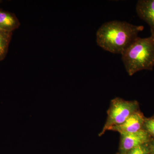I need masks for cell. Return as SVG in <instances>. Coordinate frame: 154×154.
<instances>
[{
    "label": "cell",
    "mask_w": 154,
    "mask_h": 154,
    "mask_svg": "<svg viewBox=\"0 0 154 154\" xmlns=\"http://www.w3.org/2000/svg\"><path fill=\"white\" fill-rule=\"evenodd\" d=\"M143 26L127 22L112 21L105 22L96 33V42L102 49L112 53L122 54L137 38Z\"/></svg>",
    "instance_id": "6da1fadb"
},
{
    "label": "cell",
    "mask_w": 154,
    "mask_h": 154,
    "mask_svg": "<svg viewBox=\"0 0 154 154\" xmlns=\"http://www.w3.org/2000/svg\"><path fill=\"white\" fill-rule=\"evenodd\" d=\"M122 59L130 76L154 66V36L138 37L122 54Z\"/></svg>",
    "instance_id": "7a4b0ae2"
},
{
    "label": "cell",
    "mask_w": 154,
    "mask_h": 154,
    "mask_svg": "<svg viewBox=\"0 0 154 154\" xmlns=\"http://www.w3.org/2000/svg\"><path fill=\"white\" fill-rule=\"evenodd\" d=\"M138 103L136 101H126L116 98L110 102L107 111V120L102 131L99 134L101 136L109 128L124 122L133 113L138 111Z\"/></svg>",
    "instance_id": "3957f363"
},
{
    "label": "cell",
    "mask_w": 154,
    "mask_h": 154,
    "mask_svg": "<svg viewBox=\"0 0 154 154\" xmlns=\"http://www.w3.org/2000/svg\"><path fill=\"white\" fill-rule=\"evenodd\" d=\"M120 135V149L123 152H127L136 147L144 145L149 140V133L142 129L136 132Z\"/></svg>",
    "instance_id": "277c9868"
},
{
    "label": "cell",
    "mask_w": 154,
    "mask_h": 154,
    "mask_svg": "<svg viewBox=\"0 0 154 154\" xmlns=\"http://www.w3.org/2000/svg\"><path fill=\"white\" fill-rule=\"evenodd\" d=\"M144 122L143 116L141 113L137 111L133 113L123 123L111 127L107 131H117L120 134L136 132L142 129Z\"/></svg>",
    "instance_id": "5b68a950"
},
{
    "label": "cell",
    "mask_w": 154,
    "mask_h": 154,
    "mask_svg": "<svg viewBox=\"0 0 154 154\" xmlns=\"http://www.w3.org/2000/svg\"><path fill=\"white\" fill-rule=\"evenodd\" d=\"M136 10L138 16L149 26L151 35L154 36V0H139Z\"/></svg>",
    "instance_id": "8992f818"
},
{
    "label": "cell",
    "mask_w": 154,
    "mask_h": 154,
    "mask_svg": "<svg viewBox=\"0 0 154 154\" xmlns=\"http://www.w3.org/2000/svg\"><path fill=\"white\" fill-rule=\"evenodd\" d=\"M20 25L19 19L15 14L0 10V29L13 32Z\"/></svg>",
    "instance_id": "52a82bcc"
},
{
    "label": "cell",
    "mask_w": 154,
    "mask_h": 154,
    "mask_svg": "<svg viewBox=\"0 0 154 154\" xmlns=\"http://www.w3.org/2000/svg\"><path fill=\"white\" fill-rule=\"evenodd\" d=\"M12 33L0 29V61L3 60L7 55Z\"/></svg>",
    "instance_id": "ba28073f"
},
{
    "label": "cell",
    "mask_w": 154,
    "mask_h": 154,
    "mask_svg": "<svg viewBox=\"0 0 154 154\" xmlns=\"http://www.w3.org/2000/svg\"><path fill=\"white\" fill-rule=\"evenodd\" d=\"M148 149L144 145L138 146L127 152V154H147Z\"/></svg>",
    "instance_id": "9c48e42d"
},
{
    "label": "cell",
    "mask_w": 154,
    "mask_h": 154,
    "mask_svg": "<svg viewBox=\"0 0 154 154\" xmlns=\"http://www.w3.org/2000/svg\"><path fill=\"white\" fill-rule=\"evenodd\" d=\"M146 130L154 136V119H148L145 121Z\"/></svg>",
    "instance_id": "30bf717a"
},
{
    "label": "cell",
    "mask_w": 154,
    "mask_h": 154,
    "mask_svg": "<svg viewBox=\"0 0 154 154\" xmlns=\"http://www.w3.org/2000/svg\"><path fill=\"white\" fill-rule=\"evenodd\" d=\"M151 149L152 152L154 154V142L152 144Z\"/></svg>",
    "instance_id": "8fae6325"
},
{
    "label": "cell",
    "mask_w": 154,
    "mask_h": 154,
    "mask_svg": "<svg viewBox=\"0 0 154 154\" xmlns=\"http://www.w3.org/2000/svg\"><path fill=\"white\" fill-rule=\"evenodd\" d=\"M1 2H2V1H1V0H0V3Z\"/></svg>",
    "instance_id": "7c38bea8"
}]
</instances>
